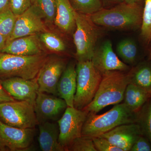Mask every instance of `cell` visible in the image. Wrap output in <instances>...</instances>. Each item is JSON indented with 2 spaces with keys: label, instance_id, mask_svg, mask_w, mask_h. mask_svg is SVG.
<instances>
[{
  "label": "cell",
  "instance_id": "obj_30",
  "mask_svg": "<svg viewBox=\"0 0 151 151\" xmlns=\"http://www.w3.org/2000/svg\"><path fill=\"white\" fill-rule=\"evenodd\" d=\"M92 139L97 151H122L121 149L113 145L105 138L97 137L92 138Z\"/></svg>",
  "mask_w": 151,
  "mask_h": 151
},
{
  "label": "cell",
  "instance_id": "obj_32",
  "mask_svg": "<svg viewBox=\"0 0 151 151\" xmlns=\"http://www.w3.org/2000/svg\"><path fill=\"white\" fill-rule=\"evenodd\" d=\"M130 151H151V143L144 135H141L134 143Z\"/></svg>",
  "mask_w": 151,
  "mask_h": 151
},
{
  "label": "cell",
  "instance_id": "obj_5",
  "mask_svg": "<svg viewBox=\"0 0 151 151\" xmlns=\"http://www.w3.org/2000/svg\"><path fill=\"white\" fill-rule=\"evenodd\" d=\"M76 92L73 107L83 110L94 99L102 78V73L91 60L78 62L76 65Z\"/></svg>",
  "mask_w": 151,
  "mask_h": 151
},
{
  "label": "cell",
  "instance_id": "obj_18",
  "mask_svg": "<svg viewBox=\"0 0 151 151\" xmlns=\"http://www.w3.org/2000/svg\"><path fill=\"white\" fill-rule=\"evenodd\" d=\"M39 129L38 140L42 151H65L58 142L59 129L58 124L46 122L38 124Z\"/></svg>",
  "mask_w": 151,
  "mask_h": 151
},
{
  "label": "cell",
  "instance_id": "obj_34",
  "mask_svg": "<svg viewBox=\"0 0 151 151\" xmlns=\"http://www.w3.org/2000/svg\"><path fill=\"white\" fill-rule=\"evenodd\" d=\"M7 38L0 34V53L2 51L6 45Z\"/></svg>",
  "mask_w": 151,
  "mask_h": 151
},
{
  "label": "cell",
  "instance_id": "obj_26",
  "mask_svg": "<svg viewBox=\"0 0 151 151\" xmlns=\"http://www.w3.org/2000/svg\"><path fill=\"white\" fill-rule=\"evenodd\" d=\"M17 16L9 7L0 12V34L7 40L13 31Z\"/></svg>",
  "mask_w": 151,
  "mask_h": 151
},
{
  "label": "cell",
  "instance_id": "obj_20",
  "mask_svg": "<svg viewBox=\"0 0 151 151\" xmlns=\"http://www.w3.org/2000/svg\"><path fill=\"white\" fill-rule=\"evenodd\" d=\"M129 84L140 87L151 94V60H142L127 72Z\"/></svg>",
  "mask_w": 151,
  "mask_h": 151
},
{
  "label": "cell",
  "instance_id": "obj_38",
  "mask_svg": "<svg viewBox=\"0 0 151 151\" xmlns=\"http://www.w3.org/2000/svg\"><path fill=\"white\" fill-rule=\"evenodd\" d=\"M6 147L0 142V151L7 150Z\"/></svg>",
  "mask_w": 151,
  "mask_h": 151
},
{
  "label": "cell",
  "instance_id": "obj_37",
  "mask_svg": "<svg viewBox=\"0 0 151 151\" xmlns=\"http://www.w3.org/2000/svg\"><path fill=\"white\" fill-rule=\"evenodd\" d=\"M148 44L150 45L148 50V59L151 60V39Z\"/></svg>",
  "mask_w": 151,
  "mask_h": 151
},
{
  "label": "cell",
  "instance_id": "obj_39",
  "mask_svg": "<svg viewBox=\"0 0 151 151\" xmlns=\"http://www.w3.org/2000/svg\"><path fill=\"white\" fill-rule=\"evenodd\" d=\"M113 1H121L123 2L124 1V0H113Z\"/></svg>",
  "mask_w": 151,
  "mask_h": 151
},
{
  "label": "cell",
  "instance_id": "obj_23",
  "mask_svg": "<svg viewBox=\"0 0 151 151\" xmlns=\"http://www.w3.org/2000/svg\"><path fill=\"white\" fill-rule=\"evenodd\" d=\"M31 6L36 9L45 24H54L56 14L55 0H30Z\"/></svg>",
  "mask_w": 151,
  "mask_h": 151
},
{
  "label": "cell",
  "instance_id": "obj_36",
  "mask_svg": "<svg viewBox=\"0 0 151 151\" xmlns=\"http://www.w3.org/2000/svg\"><path fill=\"white\" fill-rule=\"evenodd\" d=\"M124 1L129 4H139L141 5H144L145 0H124Z\"/></svg>",
  "mask_w": 151,
  "mask_h": 151
},
{
  "label": "cell",
  "instance_id": "obj_19",
  "mask_svg": "<svg viewBox=\"0 0 151 151\" xmlns=\"http://www.w3.org/2000/svg\"><path fill=\"white\" fill-rule=\"evenodd\" d=\"M56 14L54 24L63 32H73L76 29V14L69 0H55Z\"/></svg>",
  "mask_w": 151,
  "mask_h": 151
},
{
  "label": "cell",
  "instance_id": "obj_33",
  "mask_svg": "<svg viewBox=\"0 0 151 151\" xmlns=\"http://www.w3.org/2000/svg\"><path fill=\"white\" fill-rule=\"evenodd\" d=\"M15 100L3 88L0 83V103L14 101Z\"/></svg>",
  "mask_w": 151,
  "mask_h": 151
},
{
  "label": "cell",
  "instance_id": "obj_11",
  "mask_svg": "<svg viewBox=\"0 0 151 151\" xmlns=\"http://www.w3.org/2000/svg\"><path fill=\"white\" fill-rule=\"evenodd\" d=\"M46 31L45 23L37 11L31 6L17 17L13 31L7 40L6 44L18 38Z\"/></svg>",
  "mask_w": 151,
  "mask_h": 151
},
{
  "label": "cell",
  "instance_id": "obj_13",
  "mask_svg": "<svg viewBox=\"0 0 151 151\" xmlns=\"http://www.w3.org/2000/svg\"><path fill=\"white\" fill-rule=\"evenodd\" d=\"M34 135V129H19L0 120V142L11 151H24L29 148Z\"/></svg>",
  "mask_w": 151,
  "mask_h": 151
},
{
  "label": "cell",
  "instance_id": "obj_31",
  "mask_svg": "<svg viewBox=\"0 0 151 151\" xmlns=\"http://www.w3.org/2000/svg\"><path fill=\"white\" fill-rule=\"evenodd\" d=\"M30 0H10L9 7L17 16L23 13L31 6Z\"/></svg>",
  "mask_w": 151,
  "mask_h": 151
},
{
  "label": "cell",
  "instance_id": "obj_2",
  "mask_svg": "<svg viewBox=\"0 0 151 151\" xmlns=\"http://www.w3.org/2000/svg\"><path fill=\"white\" fill-rule=\"evenodd\" d=\"M129 83L127 72L113 70L103 73L94 99L83 110L88 113H97L107 106L121 103Z\"/></svg>",
  "mask_w": 151,
  "mask_h": 151
},
{
  "label": "cell",
  "instance_id": "obj_9",
  "mask_svg": "<svg viewBox=\"0 0 151 151\" xmlns=\"http://www.w3.org/2000/svg\"><path fill=\"white\" fill-rule=\"evenodd\" d=\"M66 67V62L63 58L48 56L37 76L38 92L58 96V83Z\"/></svg>",
  "mask_w": 151,
  "mask_h": 151
},
{
  "label": "cell",
  "instance_id": "obj_6",
  "mask_svg": "<svg viewBox=\"0 0 151 151\" xmlns=\"http://www.w3.org/2000/svg\"><path fill=\"white\" fill-rule=\"evenodd\" d=\"M76 25L73 39L76 59L78 62L91 60L100 35L99 29L88 16L76 12Z\"/></svg>",
  "mask_w": 151,
  "mask_h": 151
},
{
  "label": "cell",
  "instance_id": "obj_29",
  "mask_svg": "<svg viewBox=\"0 0 151 151\" xmlns=\"http://www.w3.org/2000/svg\"><path fill=\"white\" fill-rule=\"evenodd\" d=\"M67 151H97L92 138L81 137L74 139L68 147Z\"/></svg>",
  "mask_w": 151,
  "mask_h": 151
},
{
  "label": "cell",
  "instance_id": "obj_4",
  "mask_svg": "<svg viewBox=\"0 0 151 151\" xmlns=\"http://www.w3.org/2000/svg\"><path fill=\"white\" fill-rule=\"evenodd\" d=\"M48 55L45 53L33 55L0 53V80L19 77L26 79L36 78Z\"/></svg>",
  "mask_w": 151,
  "mask_h": 151
},
{
  "label": "cell",
  "instance_id": "obj_27",
  "mask_svg": "<svg viewBox=\"0 0 151 151\" xmlns=\"http://www.w3.org/2000/svg\"><path fill=\"white\" fill-rule=\"evenodd\" d=\"M140 29L141 38L149 44L151 39V0H145Z\"/></svg>",
  "mask_w": 151,
  "mask_h": 151
},
{
  "label": "cell",
  "instance_id": "obj_28",
  "mask_svg": "<svg viewBox=\"0 0 151 151\" xmlns=\"http://www.w3.org/2000/svg\"><path fill=\"white\" fill-rule=\"evenodd\" d=\"M39 38L45 47L50 51L62 52L65 50L66 46L63 41L53 33L47 31L40 33Z\"/></svg>",
  "mask_w": 151,
  "mask_h": 151
},
{
  "label": "cell",
  "instance_id": "obj_1",
  "mask_svg": "<svg viewBox=\"0 0 151 151\" xmlns=\"http://www.w3.org/2000/svg\"><path fill=\"white\" fill-rule=\"evenodd\" d=\"M143 9V5L123 1L112 8H103L88 16L96 25L111 29H137L141 28Z\"/></svg>",
  "mask_w": 151,
  "mask_h": 151
},
{
  "label": "cell",
  "instance_id": "obj_3",
  "mask_svg": "<svg viewBox=\"0 0 151 151\" xmlns=\"http://www.w3.org/2000/svg\"><path fill=\"white\" fill-rule=\"evenodd\" d=\"M136 120V112L131 111L124 103H119L103 114L88 113L81 136L92 139L120 125L135 123Z\"/></svg>",
  "mask_w": 151,
  "mask_h": 151
},
{
  "label": "cell",
  "instance_id": "obj_21",
  "mask_svg": "<svg viewBox=\"0 0 151 151\" xmlns=\"http://www.w3.org/2000/svg\"><path fill=\"white\" fill-rule=\"evenodd\" d=\"M151 97V94L132 84L127 85L124 98V103L131 111L138 112Z\"/></svg>",
  "mask_w": 151,
  "mask_h": 151
},
{
  "label": "cell",
  "instance_id": "obj_14",
  "mask_svg": "<svg viewBox=\"0 0 151 151\" xmlns=\"http://www.w3.org/2000/svg\"><path fill=\"white\" fill-rule=\"evenodd\" d=\"M3 88L12 97L18 101H26L35 105L38 92L36 78L26 79L19 77L0 80Z\"/></svg>",
  "mask_w": 151,
  "mask_h": 151
},
{
  "label": "cell",
  "instance_id": "obj_15",
  "mask_svg": "<svg viewBox=\"0 0 151 151\" xmlns=\"http://www.w3.org/2000/svg\"><path fill=\"white\" fill-rule=\"evenodd\" d=\"M142 135L139 125L132 123L120 125L98 137L105 138L122 151H130L134 143Z\"/></svg>",
  "mask_w": 151,
  "mask_h": 151
},
{
  "label": "cell",
  "instance_id": "obj_22",
  "mask_svg": "<svg viewBox=\"0 0 151 151\" xmlns=\"http://www.w3.org/2000/svg\"><path fill=\"white\" fill-rule=\"evenodd\" d=\"M116 53L120 59L132 67L141 62L137 43L131 39L123 40L117 44Z\"/></svg>",
  "mask_w": 151,
  "mask_h": 151
},
{
  "label": "cell",
  "instance_id": "obj_7",
  "mask_svg": "<svg viewBox=\"0 0 151 151\" xmlns=\"http://www.w3.org/2000/svg\"><path fill=\"white\" fill-rule=\"evenodd\" d=\"M0 120L9 126L21 129H34L38 125L34 105L26 101L0 103Z\"/></svg>",
  "mask_w": 151,
  "mask_h": 151
},
{
  "label": "cell",
  "instance_id": "obj_25",
  "mask_svg": "<svg viewBox=\"0 0 151 151\" xmlns=\"http://www.w3.org/2000/svg\"><path fill=\"white\" fill-rule=\"evenodd\" d=\"M73 9L78 13L90 15L102 9L101 0H69Z\"/></svg>",
  "mask_w": 151,
  "mask_h": 151
},
{
  "label": "cell",
  "instance_id": "obj_24",
  "mask_svg": "<svg viewBox=\"0 0 151 151\" xmlns=\"http://www.w3.org/2000/svg\"><path fill=\"white\" fill-rule=\"evenodd\" d=\"M136 124L140 128L142 135L151 143V97L138 112H136Z\"/></svg>",
  "mask_w": 151,
  "mask_h": 151
},
{
  "label": "cell",
  "instance_id": "obj_10",
  "mask_svg": "<svg viewBox=\"0 0 151 151\" xmlns=\"http://www.w3.org/2000/svg\"><path fill=\"white\" fill-rule=\"evenodd\" d=\"M67 106L65 100L60 97L53 94L38 92L34 105L38 124L57 121Z\"/></svg>",
  "mask_w": 151,
  "mask_h": 151
},
{
  "label": "cell",
  "instance_id": "obj_8",
  "mask_svg": "<svg viewBox=\"0 0 151 151\" xmlns=\"http://www.w3.org/2000/svg\"><path fill=\"white\" fill-rule=\"evenodd\" d=\"M88 113L84 110L67 106L62 117L58 121L59 129L58 142L65 151L74 139L81 137Z\"/></svg>",
  "mask_w": 151,
  "mask_h": 151
},
{
  "label": "cell",
  "instance_id": "obj_12",
  "mask_svg": "<svg viewBox=\"0 0 151 151\" xmlns=\"http://www.w3.org/2000/svg\"><path fill=\"white\" fill-rule=\"evenodd\" d=\"M91 61L102 74L113 70L128 72L131 68L123 62L114 52L112 42L109 40L96 47Z\"/></svg>",
  "mask_w": 151,
  "mask_h": 151
},
{
  "label": "cell",
  "instance_id": "obj_17",
  "mask_svg": "<svg viewBox=\"0 0 151 151\" xmlns=\"http://www.w3.org/2000/svg\"><path fill=\"white\" fill-rule=\"evenodd\" d=\"M76 77V66L73 63H71L66 66L57 84L58 97L65 100L69 107H73L77 85Z\"/></svg>",
  "mask_w": 151,
  "mask_h": 151
},
{
  "label": "cell",
  "instance_id": "obj_16",
  "mask_svg": "<svg viewBox=\"0 0 151 151\" xmlns=\"http://www.w3.org/2000/svg\"><path fill=\"white\" fill-rule=\"evenodd\" d=\"M2 52L19 55H33L44 53L37 34L11 41L6 44Z\"/></svg>",
  "mask_w": 151,
  "mask_h": 151
},
{
  "label": "cell",
  "instance_id": "obj_35",
  "mask_svg": "<svg viewBox=\"0 0 151 151\" xmlns=\"http://www.w3.org/2000/svg\"><path fill=\"white\" fill-rule=\"evenodd\" d=\"M10 0H0V12L9 7Z\"/></svg>",
  "mask_w": 151,
  "mask_h": 151
}]
</instances>
